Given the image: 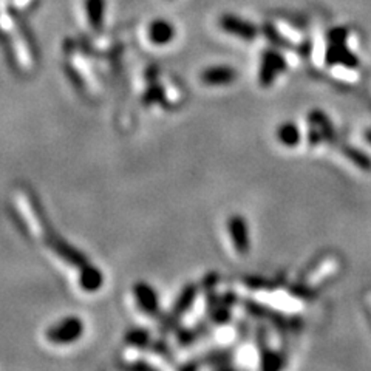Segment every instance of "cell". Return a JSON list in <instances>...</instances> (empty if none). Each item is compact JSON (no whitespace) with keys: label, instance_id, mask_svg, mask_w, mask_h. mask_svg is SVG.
I'll use <instances>...</instances> for the list:
<instances>
[{"label":"cell","instance_id":"4fadbf2b","mask_svg":"<svg viewBox=\"0 0 371 371\" xmlns=\"http://www.w3.org/2000/svg\"><path fill=\"white\" fill-rule=\"evenodd\" d=\"M277 138L279 141L284 145H294L299 143L300 140V133H299V128L296 126H292L291 123H287L279 127L277 131Z\"/></svg>","mask_w":371,"mask_h":371},{"label":"cell","instance_id":"9a60e30c","mask_svg":"<svg viewBox=\"0 0 371 371\" xmlns=\"http://www.w3.org/2000/svg\"><path fill=\"white\" fill-rule=\"evenodd\" d=\"M263 33H265V36L267 38V40L272 42V45L275 47H280V48H288L291 47V42L287 39V38H283L282 34L275 30L271 23H266L265 27H263Z\"/></svg>","mask_w":371,"mask_h":371},{"label":"cell","instance_id":"8fae6325","mask_svg":"<svg viewBox=\"0 0 371 371\" xmlns=\"http://www.w3.org/2000/svg\"><path fill=\"white\" fill-rule=\"evenodd\" d=\"M195 297H196V287H194V284H189V287H186L183 289V292L179 294L177 304L174 306V311H172V317L169 319L167 323L174 325L175 323L174 321H177V319H179L184 313H187L189 308H191L195 301Z\"/></svg>","mask_w":371,"mask_h":371},{"label":"cell","instance_id":"8992f818","mask_svg":"<svg viewBox=\"0 0 371 371\" xmlns=\"http://www.w3.org/2000/svg\"><path fill=\"white\" fill-rule=\"evenodd\" d=\"M200 79L203 84L211 85V87H218V85H228L237 79V72L229 65H214L203 70Z\"/></svg>","mask_w":371,"mask_h":371},{"label":"cell","instance_id":"ac0fdd59","mask_svg":"<svg viewBox=\"0 0 371 371\" xmlns=\"http://www.w3.org/2000/svg\"><path fill=\"white\" fill-rule=\"evenodd\" d=\"M368 140H370V143H371V133H368Z\"/></svg>","mask_w":371,"mask_h":371},{"label":"cell","instance_id":"277c9868","mask_svg":"<svg viewBox=\"0 0 371 371\" xmlns=\"http://www.w3.org/2000/svg\"><path fill=\"white\" fill-rule=\"evenodd\" d=\"M228 231L236 251L238 254H248L251 240H249V228L246 220L238 214L231 215L228 220Z\"/></svg>","mask_w":371,"mask_h":371},{"label":"cell","instance_id":"3957f363","mask_svg":"<svg viewBox=\"0 0 371 371\" xmlns=\"http://www.w3.org/2000/svg\"><path fill=\"white\" fill-rule=\"evenodd\" d=\"M135 301L141 311L148 316H157L160 313V299L158 292L152 284L145 282H138L133 284Z\"/></svg>","mask_w":371,"mask_h":371},{"label":"cell","instance_id":"7a4b0ae2","mask_svg":"<svg viewBox=\"0 0 371 371\" xmlns=\"http://www.w3.org/2000/svg\"><path fill=\"white\" fill-rule=\"evenodd\" d=\"M218 27L241 40L253 42L258 36V28L253 22H248L234 14H223L218 19Z\"/></svg>","mask_w":371,"mask_h":371},{"label":"cell","instance_id":"30bf717a","mask_svg":"<svg viewBox=\"0 0 371 371\" xmlns=\"http://www.w3.org/2000/svg\"><path fill=\"white\" fill-rule=\"evenodd\" d=\"M102 283H104V275L98 270L96 266L93 265H85L81 267L79 272V287L87 291V292H94L101 289Z\"/></svg>","mask_w":371,"mask_h":371},{"label":"cell","instance_id":"5b68a950","mask_svg":"<svg viewBox=\"0 0 371 371\" xmlns=\"http://www.w3.org/2000/svg\"><path fill=\"white\" fill-rule=\"evenodd\" d=\"M287 68L283 56L275 50H267L262 56V67L258 73V81L262 85H270L280 72Z\"/></svg>","mask_w":371,"mask_h":371},{"label":"cell","instance_id":"52a82bcc","mask_svg":"<svg viewBox=\"0 0 371 371\" xmlns=\"http://www.w3.org/2000/svg\"><path fill=\"white\" fill-rule=\"evenodd\" d=\"M177 30L166 19H155L150 22L148 30V38L153 45H167L175 39Z\"/></svg>","mask_w":371,"mask_h":371},{"label":"cell","instance_id":"7c38bea8","mask_svg":"<svg viewBox=\"0 0 371 371\" xmlns=\"http://www.w3.org/2000/svg\"><path fill=\"white\" fill-rule=\"evenodd\" d=\"M326 59L330 64H347V65H356V57L353 56L348 48H345L343 44H331L330 50H328Z\"/></svg>","mask_w":371,"mask_h":371},{"label":"cell","instance_id":"9c48e42d","mask_svg":"<svg viewBox=\"0 0 371 371\" xmlns=\"http://www.w3.org/2000/svg\"><path fill=\"white\" fill-rule=\"evenodd\" d=\"M51 249H53V251L60 257V258H64V260L67 263H70L73 266H77L81 270L82 266L87 265V258L84 257L82 253L77 251V249H74L73 246H70L68 243H65L64 240H55L53 243H51Z\"/></svg>","mask_w":371,"mask_h":371},{"label":"cell","instance_id":"5bb4252c","mask_svg":"<svg viewBox=\"0 0 371 371\" xmlns=\"http://www.w3.org/2000/svg\"><path fill=\"white\" fill-rule=\"evenodd\" d=\"M126 342L128 345H132V347H145V345H149L150 342V336L145 330H140V328H136V330L128 331L126 336Z\"/></svg>","mask_w":371,"mask_h":371},{"label":"cell","instance_id":"6da1fadb","mask_svg":"<svg viewBox=\"0 0 371 371\" xmlns=\"http://www.w3.org/2000/svg\"><path fill=\"white\" fill-rule=\"evenodd\" d=\"M84 334V323L79 317L67 316L47 330V339L56 345H70Z\"/></svg>","mask_w":371,"mask_h":371},{"label":"cell","instance_id":"2e32d148","mask_svg":"<svg viewBox=\"0 0 371 371\" xmlns=\"http://www.w3.org/2000/svg\"><path fill=\"white\" fill-rule=\"evenodd\" d=\"M0 48H2L8 62H10L11 65H14L16 64V53H14V50H13L11 39L8 38V34L2 28V25H0Z\"/></svg>","mask_w":371,"mask_h":371},{"label":"cell","instance_id":"e0dca14e","mask_svg":"<svg viewBox=\"0 0 371 371\" xmlns=\"http://www.w3.org/2000/svg\"><path fill=\"white\" fill-rule=\"evenodd\" d=\"M347 36H348V31L345 28H334L328 33V40H330L331 44H343Z\"/></svg>","mask_w":371,"mask_h":371},{"label":"cell","instance_id":"ba28073f","mask_svg":"<svg viewBox=\"0 0 371 371\" xmlns=\"http://www.w3.org/2000/svg\"><path fill=\"white\" fill-rule=\"evenodd\" d=\"M85 16L94 33H102L106 19V0H85Z\"/></svg>","mask_w":371,"mask_h":371}]
</instances>
